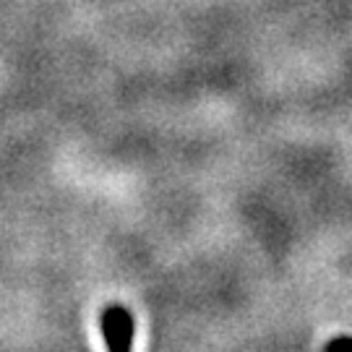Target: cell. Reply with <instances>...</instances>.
<instances>
[{
    "instance_id": "6da1fadb",
    "label": "cell",
    "mask_w": 352,
    "mask_h": 352,
    "mask_svg": "<svg viewBox=\"0 0 352 352\" xmlns=\"http://www.w3.org/2000/svg\"><path fill=\"white\" fill-rule=\"evenodd\" d=\"M107 352H133V316L123 305H107L100 316Z\"/></svg>"
},
{
    "instance_id": "7a4b0ae2",
    "label": "cell",
    "mask_w": 352,
    "mask_h": 352,
    "mask_svg": "<svg viewBox=\"0 0 352 352\" xmlns=\"http://www.w3.org/2000/svg\"><path fill=\"white\" fill-rule=\"evenodd\" d=\"M329 352H352V340H334L329 344Z\"/></svg>"
}]
</instances>
